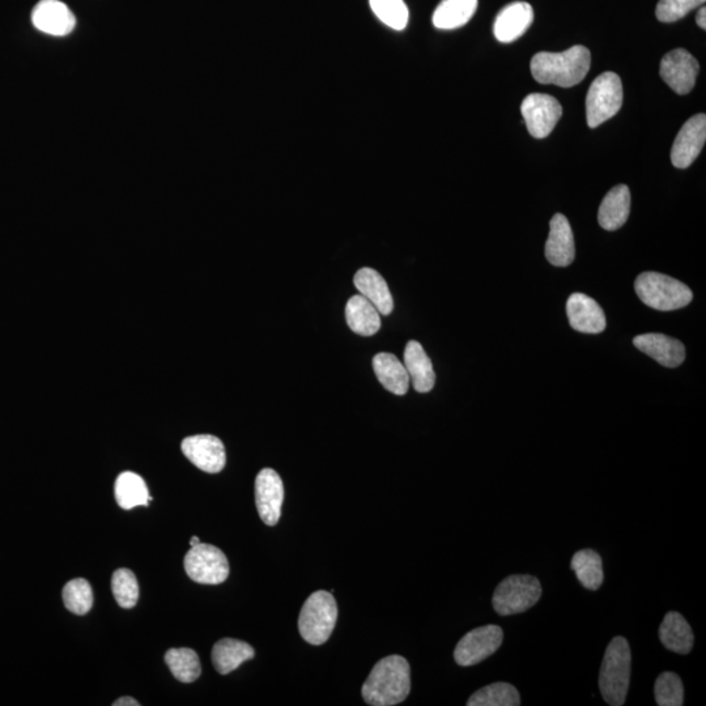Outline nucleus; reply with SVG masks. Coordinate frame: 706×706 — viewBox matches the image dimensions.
<instances>
[{"instance_id":"nucleus-31","label":"nucleus","mask_w":706,"mask_h":706,"mask_svg":"<svg viewBox=\"0 0 706 706\" xmlns=\"http://www.w3.org/2000/svg\"><path fill=\"white\" fill-rule=\"evenodd\" d=\"M469 706H518L520 693L509 683H493L476 691L467 701Z\"/></svg>"},{"instance_id":"nucleus-29","label":"nucleus","mask_w":706,"mask_h":706,"mask_svg":"<svg viewBox=\"0 0 706 706\" xmlns=\"http://www.w3.org/2000/svg\"><path fill=\"white\" fill-rule=\"evenodd\" d=\"M572 569L584 588L598 590L603 584L602 557L593 550H582L574 554Z\"/></svg>"},{"instance_id":"nucleus-12","label":"nucleus","mask_w":706,"mask_h":706,"mask_svg":"<svg viewBox=\"0 0 706 706\" xmlns=\"http://www.w3.org/2000/svg\"><path fill=\"white\" fill-rule=\"evenodd\" d=\"M284 487L278 472L263 469L255 479V504L262 521L275 526L282 516Z\"/></svg>"},{"instance_id":"nucleus-7","label":"nucleus","mask_w":706,"mask_h":706,"mask_svg":"<svg viewBox=\"0 0 706 706\" xmlns=\"http://www.w3.org/2000/svg\"><path fill=\"white\" fill-rule=\"evenodd\" d=\"M623 84L615 72H605L591 83L586 96V119L590 129L616 116L623 105Z\"/></svg>"},{"instance_id":"nucleus-11","label":"nucleus","mask_w":706,"mask_h":706,"mask_svg":"<svg viewBox=\"0 0 706 706\" xmlns=\"http://www.w3.org/2000/svg\"><path fill=\"white\" fill-rule=\"evenodd\" d=\"M699 62L684 49H675L663 57L659 74L678 95H687L695 87Z\"/></svg>"},{"instance_id":"nucleus-24","label":"nucleus","mask_w":706,"mask_h":706,"mask_svg":"<svg viewBox=\"0 0 706 706\" xmlns=\"http://www.w3.org/2000/svg\"><path fill=\"white\" fill-rule=\"evenodd\" d=\"M659 639L666 649L678 654H688L693 648L691 625L678 612H669L659 627Z\"/></svg>"},{"instance_id":"nucleus-36","label":"nucleus","mask_w":706,"mask_h":706,"mask_svg":"<svg viewBox=\"0 0 706 706\" xmlns=\"http://www.w3.org/2000/svg\"><path fill=\"white\" fill-rule=\"evenodd\" d=\"M704 3L705 0H659L656 16L662 23H675Z\"/></svg>"},{"instance_id":"nucleus-16","label":"nucleus","mask_w":706,"mask_h":706,"mask_svg":"<svg viewBox=\"0 0 706 706\" xmlns=\"http://www.w3.org/2000/svg\"><path fill=\"white\" fill-rule=\"evenodd\" d=\"M569 323L578 333L601 334L606 329L605 312L597 301L584 293H573L568 299Z\"/></svg>"},{"instance_id":"nucleus-34","label":"nucleus","mask_w":706,"mask_h":706,"mask_svg":"<svg viewBox=\"0 0 706 706\" xmlns=\"http://www.w3.org/2000/svg\"><path fill=\"white\" fill-rule=\"evenodd\" d=\"M114 598L122 608H133L139 599V584L130 569L122 568L114 572L112 578Z\"/></svg>"},{"instance_id":"nucleus-17","label":"nucleus","mask_w":706,"mask_h":706,"mask_svg":"<svg viewBox=\"0 0 706 706\" xmlns=\"http://www.w3.org/2000/svg\"><path fill=\"white\" fill-rule=\"evenodd\" d=\"M534 21V10L529 3H510L500 11L493 25L497 41L510 44L518 40Z\"/></svg>"},{"instance_id":"nucleus-2","label":"nucleus","mask_w":706,"mask_h":706,"mask_svg":"<svg viewBox=\"0 0 706 706\" xmlns=\"http://www.w3.org/2000/svg\"><path fill=\"white\" fill-rule=\"evenodd\" d=\"M591 54L585 46L576 45L563 53L535 54L531 59V74L540 84H555L561 88H572L588 75Z\"/></svg>"},{"instance_id":"nucleus-30","label":"nucleus","mask_w":706,"mask_h":706,"mask_svg":"<svg viewBox=\"0 0 706 706\" xmlns=\"http://www.w3.org/2000/svg\"><path fill=\"white\" fill-rule=\"evenodd\" d=\"M165 663L174 678L182 683H193L202 673L201 661L193 649H170L165 654Z\"/></svg>"},{"instance_id":"nucleus-23","label":"nucleus","mask_w":706,"mask_h":706,"mask_svg":"<svg viewBox=\"0 0 706 706\" xmlns=\"http://www.w3.org/2000/svg\"><path fill=\"white\" fill-rule=\"evenodd\" d=\"M374 373L381 385L395 395H406L410 376L404 364L393 353L381 352L373 359Z\"/></svg>"},{"instance_id":"nucleus-27","label":"nucleus","mask_w":706,"mask_h":706,"mask_svg":"<svg viewBox=\"0 0 706 706\" xmlns=\"http://www.w3.org/2000/svg\"><path fill=\"white\" fill-rule=\"evenodd\" d=\"M478 10V0H442L433 14V24L438 29L452 31L469 23Z\"/></svg>"},{"instance_id":"nucleus-13","label":"nucleus","mask_w":706,"mask_h":706,"mask_svg":"<svg viewBox=\"0 0 706 706\" xmlns=\"http://www.w3.org/2000/svg\"><path fill=\"white\" fill-rule=\"evenodd\" d=\"M182 452L194 466L208 474H218L227 462L225 448L220 438L211 435H198L182 441Z\"/></svg>"},{"instance_id":"nucleus-1","label":"nucleus","mask_w":706,"mask_h":706,"mask_svg":"<svg viewBox=\"0 0 706 706\" xmlns=\"http://www.w3.org/2000/svg\"><path fill=\"white\" fill-rule=\"evenodd\" d=\"M410 691V665L401 656H390L373 667L361 693L369 705L391 706L401 704Z\"/></svg>"},{"instance_id":"nucleus-19","label":"nucleus","mask_w":706,"mask_h":706,"mask_svg":"<svg viewBox=\"0 0 706 706\" xmlns=\"http://www.w3.org/2000/svg\"><path fill=\"white\" fill-rule=\"evenodd\" d=\"M546 257L556 267H567L576 257L572 227L564 215L556 214L551 220Z\"/></svg>"},{"instance_id":"nucleus-20","label":"nucleus","mask_w":706,"mask_h":706,"mask_svg":"<svg viewBox=\"0 0 706 706\" xmlns=\"http://www.w3.org/2000/svg\"><path fill=\"white\" fill-rule=\"evenodd\" d=\"M404 367L414 389L418 393H429L435 387L436 373L431 359L423 346L416 340H410L404 350Z\"/></svg>"},{"instance_id":"nucleus-14","label":"nucleus","mask_w":706,"mask_h":706,"mask_svg":"<svg viewBox=\"0 0 706 706\" xmlns=\"http://www.w3.org/2000/svg\"><path fill=\"white\" fill-rule=\"evenodd\" d=\"M706 117L705 114L688 119L678 136H676L671 161L675 168L686 169L699 157L705 146Z\"/></svg>"},{"instance_id":"nucleus-6","label":"nucleus","mask_w":706,"mask_h":706,"mask_svg":"<svg viewBox=\"0 0 706 706\" xmlns=\"http://www.w3.org/2000/svg\"><path fill=\"white\" fill-rule=\"evenodd\" d=\"M542 597V585L537 577L514 574L506 577L493 594V608L501 616L522 614L537 605Z\"/></svg>"},{"instance_id":"nucleus-38","label":"nucleus","mask_w":706,"mask_h":706,"mask_svg":"<svg viewBox=\"0 0 706 706\" xmlns=\"http://www.w3.org/2000/svg\"><path fill=\"white\" fill-rule=\"evenodd\" d=\"M140 704L138 701L131 699V697H121V699H118L116 703H113V706H139Z\"/></svg>"},{"instance_id":"nucleus-32","label":"nucleus","mask_w":706,"mask_h":706,"mask_svg":"<svg viewBox=\"0 0 706 706\" xmlns=\"http://www.w3.org/2000/svg\"><path fill=\"white\" fill-rule=\"evenodd\" d=\"M373 14L394 31L407 27L410 12L403 0H369Z\"/></svg>"},{"instance_id":"nucleus-25","label":"nucleus","mask_w":706,"mask_h":706,"mask_svg":"<svg viewBox=\"0 0 706 706\" xmlns=\"http://www.w3.org/2000/svg\"><path fill=\"white\" fill-rule=\"evenodd\" d=\"M346 320L353 333L372 337L381 329V314L364 296L356 295L348 300Z\"/></svg>"},{"instance_id":"nucleus-28","label":"nucleus","mask_w":706,"mask_h":706,"mask_svg":"<svg viewBox=\"0 0 706 706\" xmlns=\"http://www.w3.org/2000/svg\"><path fill=\"white\" fill-rule=\"evenodd\" d=\"M114 493H116L117 504L125 510L134 509L136 506H148L153 500L142 476L131 471L122 472L118 476Z\"/></svg>"},{"instance_id":"nucleus-37","label":"nucleus","mask_w":706,"mask_h":706,"mask_svg":"<svg viewBox=\"0 0 706 706\" xmlns=\"http://www.w3.org/2000/svg\"><path fill=\"white\" fill-rule=\"evenodd\" d=\"M696 23L699 25L703 31L706 29V10L705 7H701L700 11L697 12Z\"/></svg>"},{"instance_id":"nucleus-9","label":"nucleus","mask_w":706,"mask_h":706,"mask_svg":"<svg viewBox=\"0 0 706 706\" xmlns=\"http://www.w3.org/2000/svg\"><path fill=\"white\" fill-rule=\"evenodd\" d=\"M504 632L499 625H484L467 633L454 650V659L459 666L478 665L491 657L503 645Z\"/></svg>"},{"instance_id":"nucleus-15","label":"nucleus","mask_w":706,"mask_h":706,"mask_svg":"<svg viewBox=\"0 0 706 706\" xmlns=\"http://www.w3.org/2000/svg\"><path fill=\"white\" fill-rule=\"evenodd\" d=\"M32 23L38 31L62 37L74 31L76 19L65 3L41 0L33 8Z\"/></svg>"},{"instance_id":"nucleus-22","label":"nucleus","mask_w":706,"mask_h":706,"mask_svg":"<svg viewBox=\"0 0 706 706\" xmlns=\"http://www.w3.org/2000/svg\"><path fill=\"white\" fill-rule=\"evenodd\" d=\"M631 212V191L628 186L618 185L607 193L599 207L598 221L606 231H618L629 218Z\"/></svg>"},{"instance_id":"nucleus-10","label":"nucleus","mask_w":706,"mask_h":706,"mask_svg":"<svg viewBox=\"0 0 706 706\" xmlns=\"http://www.w3.org/2000/svg\"><path fill=\"white\" fill-rule=\"evenodd\" d=\"M521 113L530 135L535 139H544L552 133L563 116V108L555 97L533 93L523 100Z\"/></svg>"},{"instance_id":"nucleus-35","label":"nucleus","mask_w":706,"mask_h":706,"mask_svg":"<svg viewBox=\"0 0 706 706\" xmlns=\"http://www.w3.org/2000/svg\"><path fill=\"white\" fill-rule=\"evenodd\" d=\"M654 693H656V701L659 706L683 705V683L675 673H663L659 675Z\"/></svg>"},{"instance_id":"nucleus-8","label":"nucleus","mask_w":706,"mask_h":706,"mask_svg":"<svg viewBox=\"0 0 706 706\" xmlns=\"http://www.w3.org/2000/svg\"><path fill=\"white\" fill-rule=\"evenodd\" d=\"M185 571L194 582L202 585L223 584L229 576L227 556L212 544L199 543L185 556Z\"/></svg>"},{"instance_id":"nucleus-39","label":"nucleus","mask_w":706,"mask_h":706,"mask_svg":"<svg viewBox=\"0 0 706 706\" xmlns=\"http://www.w3.org/2000/svg\"><path fill=\"white\" fill-rule=\"evenodd\" d=\"M201 543V540H199L198 537H193L190 539V546L194 547L197 546V544Z\"/></svg>"},{"instance_id":"nucleus-3","label":"nucleus","mask_w":706,"mask_h":706,"mask_svg":"<svg viewBox=\"0 0 706 706\" xmlns=\"http://www.w3.org/2000/svg\"><path fill=\"white\" fill-rule=\"evenodd\" d=\"M631 649L624 637H615L607 646L599 674V688L607 704L625 703L631 679Z\"/></svg>"},{"instance_id":"nucleus-4","label":"nucleus","mask_w":706,"mask_h":706,"mask_svg":"<svg viewBox=\"0 0 706 706\" xmlns=\"http://www.w3.org/2000/svg\"><path fill=\"white\" fill-rule=\"evenodd\" d=\"M635 289L642 303L659 312L682 309L690 305L693 299L692 291L686 284L658 272L641 274L636 279Z\"/></svg>"},{"instance_id":"nucleus-18","label":"nucleus","mask_w":706,"mask_h":706,"mask_svg":"<svg viewBox=\"0 0 706 706\" xmlns=\"http://www.w3.org/2000/svg\"><path fill=\"white\" fill-rule=\"evenodd\" d=\"M633 344L662 367L676 368L686 360V348L678 339L663 334H644L633 339Z\"/></svg>"},{"instance_id":"nucleus-26","label":"nucleus","mask_w":706,"mask_h":706,"mask_svg":"<svg viewBox=\"0 0 706 706\" xmlns=\"http://www.w3.org/2000/svg\"><path fill=\"white\" fill-rule=\"evenodd\" d=\"M255 652L248 642L223 639L216 642L212 649V663L216 671L221 675H227L235 671L242 663L253 659Z\"/></svg>"},{"instance_id":"nucleus-5","label":"nucleus","mask_w":706,"mask_h":706,"mask_svg":"<svg viewBox=\"0 0 706 706\" xmlns=\"http://www.w3.org/2000/svg\"><path fill=\"white\" fill-rule=\"evenodd\" d=\"M338 619V605L329 591H316L310 595L300 612L299 631L312 645L325 644L333 633Z\"/></svg>"},{"instance_id":"nucleus-33","label":"nucleus","mask_w":706,"mask_h":706,"mask_svg":"<svg viewBox=\"0 0 706 706\" xmlns=\"http://www.w3.org/2000/svg\"><path fill=\"white\" fill-rule=\"evenodd\" d=\"M63 602L72 614L80 616L88 614L93 605V593L89 582L84 578H75L67 582L63 589Z\"/></svg>"},{"instance_id":"nucleus-21","label":"nucleus","mask_w":706,"mask_h":706,"mask_svg":"<svg viewBox=\"0 0 706 706\" xmlns=\"http://www.w3.org/2000/svg\"><path fill=\"white\" fill-rule=\"evenodd\" d=\"M353 283L361 296L369 300L378 310V313L389 316L394 309V300L391 296L389 286L382 278L380 272L364 267L356 272Z\"/></svg>"}]
</instances>
